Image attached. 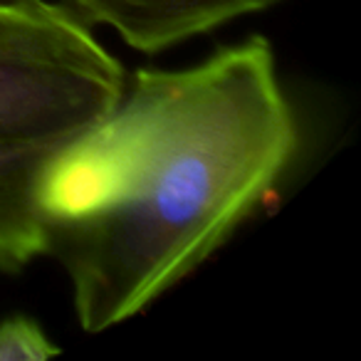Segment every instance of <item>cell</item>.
Here are the masks:
<instances>
[{
    "mask_svg": "<svg viewBox=\"0 0 361 361\" xmlns=\"http://www.w3.org/2000/svg\"><path fill=\"white\" fill-rule=\"evenodd\" d=\"M302 146L270 40L183 70H139L104 121L57 151L47 257L90 334L141 314L208 262L280 186Z\"/></svg>",
    "mask_w": 361,
    "mask_h": 361,
    "instance_id": "cell-1",
    "label": "cell"
},
{
    "mask_svg": "<svg viewBox=\"0 0 361 361\" xmlns=\"http://www.w3.org/2000/svg\"><path fill=\"white\" fill-rule=\"evenodd\" d=\"M126 82L70 6L0 0V146L77 139L114 111Z\"/></svg>",
    "mask_w": 361,
    "mask_h": 361,
    "instance_id": "cell-2",
    "label": "cell"
},
{
    "mask_svg": "<svg viewBox=\"0 0 361 361\" xmlns=\"http://www.w3.org/2000/svg\"><path fill=\"white\" fill-rule=\"evenodd\" d=\"M282 0H67L90 25H104L124 45L159 55Z\"/></svg>",
    "mask_w": 361,
    "mask_h": 361,
    "instance_id": "cell-3",
    "label": "cell"
},
{
    "mask_svg": "<svg viewBox=\"0 0 361 361\" xmlns=\"http://www.w3.org/2000/svg\"><path fill=\"white\" fill-rule=\"evenodd\" d=\"M65 144L0 146V275H18L47 255L45 183Z\"/></svg>",
    "mask_w": 361,
    "mask_h": 361,
    "instance_id": "cell-4",
    "label": "cell"
},
{
    "mask_svg": "<svg viewBox=\"0 0 361 361\" xmlns=\"http://www.w3.org/2000/svg\"><path fill=\"white\" fill-rule=\"evenodd\" d=\"M60 354V346L32 317L16 314L0 322V361H42Z\"/></svg>",
    "mask_w": 361,
    "mask_h": 361,
    "instance_id": "cell-5",
    "label": "cell"
}]
</instances>
